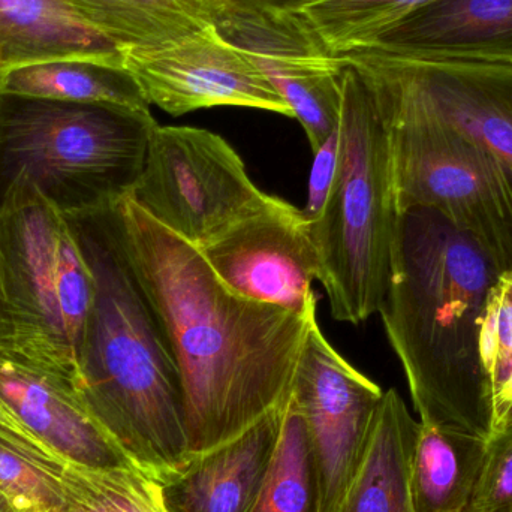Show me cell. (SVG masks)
<instances>
[{
	"label": "cell",
	"mask_w": 512,
	"mask_h": 512,
	"mask_svg": "<svg viewBox=\"0 0 512 512\" xmlns=\"http://www.w3.org/2000/svg\"><path fill=\"white\" fill-rule=\"evenodd\" d=\"M111 213L179 364L191 457L242 435L282 406L316 315L231 291L195 246L129 197Z\"/></svg>",
	"instance_id": "1"
},
{
	"label": "cell",
	"mask_w": 512,
	"mask_h": 512,
	"mask_svg": "<svg viewBox=\"0 0 512 512\" xmlns=\"http://www.w3.org/2000/svg\"><path fill=\"white\" fill-rule=\"evenodd\" d=\"M501 273L436 210L399 213L390 286L379 313L421 424L492 436L480 330Z\"/></svg>",
	"instance_id": "2"
},
{
	"label": "cell",
	"mask_w": 512,
	"mask_h": 512,
	"mask_svg": "<svg viewBox=\"0 0 512 512\" xmlns=\"http://www.w3.org/2000/svg\"><path fill=\"white\" fill-rule=\"evenodd\" d=\"M111 210L68 218L95 279L77 387L120 450L161 483L191 459L182 375Z\"/></svg>",
	"instance_id": "3"
},
{
	"label": "cell",
	"mask_w": 512,
	"mask_h": 512,
	"mask_svg": "<svg viewBox=\"0 0 512 512\" xmlns=\"http://www.w3.org/2000/svg\"><path fill=\"white\" fill-rule=\"evenodd\" d=\"M152 111L0 95V210L35 192L66 218L113 209L143 173Z\"/></svg>",
	"instance_id": "4"
},
{
	"label": "cell",
	"mask_w": 512,
	"mask_h": 512,
	"mask_svg": "<svg viewBox=\"0 0 512 512\" xmlns=\"http://www.w3.org/2000/svg\"><path fill=\"white\" fill-rule=\"evenodd\" d=\"M337 132L336 177L310 236L331 315L361 324L379 313L390 286L399 209L387 123L372 89L348 65Z\"/></svg>",
	"instance_id": "5"
},
{
	"label": "cell",
	"mask_w": 512,
	"mask_h": 512,
	"mask_svg": "<svg viewBox=\"0 0 512 512\" xmlns=\"http://www.w3.org/2000/svg\"><path fill=\"white\" fill-rule=\"evenodd\" d=\"M0 294L8 349L77 382L95 279L68 218L35 192L0 210Z\"/></svg>",
	"instance_id": "6"
},
{
	"label": "cell",
	"mask_w": 512,
	"mask_h": 512,
	"mask_svg": "<svg viewBox=\"0 0 512 512\" xmlns=\"http://www.w3.org/2000/svg\"><path fill=\"white\" fill-rule=\"evenodd\" d=\"M373 95L390 135L399 213L436 210L499 270H512L510 165L447 126Z\"/></svg>",
	"instance_id": "7"
},
{
	"label": "cell",
	"mask_w": 512,
	"mask_h": 512,
	"mask_svg": "<svg viewBox=\"0 0 512 512\" xmlns=\"http://www.w3.org/2000/svg\"><path fill=\"white\" fill-rule=\"evenodd\" d=\"M156 222L200 248L271 195L221 135L192 126H156L143 173L129 195Z\"/></svg>",
	"instance_id": "8"
},
{
	"label": "cell",
	"mask_w": 512,
	"mask_h": 512,
	"mask_svg": "<svg viewBox=\"0 0 512 512\" xmlns=\"http://www.w3.org/2000/svg\"><path fill=\"white\" fill-rule=\"evenodd\" d=\"M385 101L429 117L512 168V65L397 56L360 48L339 56Z\"/></svg>",
	"instance_id": "9"
},
{
	"label": "cell",
	"mask_w": 512,
	"mask_h": 512,
	"mask_svg": "<svg viewBox=\"0 0 512 512\" xmlns=\"http://www.w3.org/2000/svg\"><path fill=\"white\" fill-rule=\"evenodd\" d=\"M215 27L267 78L318 150L339 126L345 62L289 11L222 0Z\"/></svg>",
	"instance_id": "10"
},
{
	"label": "cell",
	"mask_w": 512,
	"mask_h": 512,
	"mask_svg": "<svg viewBox=\"0 0 512 512\" xmlns=\"http://www.w3.org/2000/svg\"><path fill=\"white\" fill-rule=\"evenodd\" d=\"M385 391L330 345L318 321L292 382L318 463L322 512H333L360 466Z\"/></svg>",
	"instance_id": "11"
},
{
	"label": "cell",
	"mask_w": 512,
	"mask_h": 512,
	"mask_svg": "<svg viewBox=\"0 0 512 512\" xmlns=\"http://www.w3.org/2000/svg\"><path fill=\"white\" fill-rule=\"evenodd\" d=\"M231 291L297 315H316L318 256L303 210L271 195L261 209L197 248Z\"/></svg>",
	"instance_id": "12"
},
{
	"label": "cell",
	"mask_w": 512,
	"mask_h": 512,
	"mask_svg": "<svg viewBox=\"0 0 512 512\" xmlns=\"http://www.w3.org/2000/svg\"><path fill=\"white\" fill-rule=\"evenodd\" d=\"M125 68L150 105L179 117L213 107H245L292 117L282 96L216 27L177 44L125 53Z\"/></svg>",
	"instance_id": "13"
},
{
	"label": "cell",
	"mask_w": 512,
	"mask_h": 512,
	"mask_svg": "<svg viewBox=\"0 0 512 512\" xmlns=\"http://www.w3.org/2000/svg\"><path fill=\"white\" fill-rule=\"evenodd\" d=\"M0 405L66 463L137 468L93 417L75 379L3 346Z\"/></svg>",
	"instance_id": "14"
},
{
	"label": "cell",
	"mask_w": 512,
	"mask_h": 512,
	"mask_svg": "<svg viewBox=\"0 0 512 512\" xmlns=\"http://www.w3.org/2000/svg\"><path fill=\"white\" fill-rule=\"evenodd\" d=\"M286 402L242 435L195 454L176 474L161 481L165 510L248 512L273 462Z\"/></svg>",
	"instance_id": "15"
},
{
	"label": "cell",
	"mask_w": 512,
	"mask_h": 512,
	"mask_svg": "<svg viewBox=\"0 0 512 512\" xmlns=\"http://www.w3.org/2000/svg\"><path fill=\"white\" fill-rule=\"evenodd\" d=\"M361 48L512 65V0H433Z\"/></svg>",
	"instance_id": "16"
},
{
	"label": "cell",
	"mask_w": 512,
	"mask_h": 512,
	"mask_svg": "<svg viewBox=\"0 0 512 512\" xmlns=\"http://www.w3.org/2000/svg\"><path fill=\"white\" fill-rule=\"evenodd\" d=\"M87 59L125 68L122 48L66 0H0V77L35 63Z\"/></svg>",
	"instance_id": "17"
},
{
	"label": "cell",
	"mask_w": 512,
	"mask_h": 512,
	"mask_svg": "<svg viewBox=\"0 0 512 512\" xmlns=\"http://www.w3.org/2000/svg\"><path fill=\"white\" fill-rule=\"evenodd\" d=\"M418 430L400 394L385 391L360 466L333 512H414L409 468Z\"/></svg>",
	"instance_id": "18"
},
{
	"label": "cell",
	"mask_w": 512,
	"mask_h": 512,
	"mask_svg": "<svg viewBox=\"0 0 512 512\" xmlns=\"http://www.w3.org/2000/svg\"><path fill=\"white\" fill-rule=\"evenodd\" d=\"M489 439L420 423L409 468L414 512H469Z\"/></svg>",
	"instance_id": "19"
},
{
	"label": "cell",
	"mask_w": 512,
	"mask_h": 512,
	"mask_svg": "<svg viewBox=\"0 0 512 512\" xmlns=\"http://www.w3.org/2000/svg\"><path fill=\"white\" fill-rule=\"evenodd\" d=\"M123 53L177 44L215 27L222 0H66Z\"/></svg>",
	"instance_id": "20"
},
{
	"label": "cell",
	"mask_w": 512,
	"mask_h": 512,
	"mask_svg": "<svg viewBox=\"0 0 512 512\" xmlns=\"http://www.w3.org/2000/svg\"><path fill=\"white\" fill-rule=\"evenodd\" d=\"M0 95L150 110L128 69L87 59L50 60L6 72L0 77Z\"/></svg>",
	"instance_id": "21"
},
{
	"label": "cell",
	"mask_w": 512,
	"mask_h": 512,
	"mask_svg": "<svg viewBox=\"0 0 512 512\" xmlns=\"http://www.w3.org/2000/svg\"><path fill=\"white\" fill-rule=\"evenodd\" d=\"M248 512H322L321 480L312 439L291 394L273 462Z\"/></svg>",
	"instance_id": "22"
},
{
	"label": "cell",
	"mask_w": 512,
	"mask_h": 512,
	"mask_svg": "<svg viewBox=\"0 0 512 512\" xmlns=\"http://www.w3.org/2000/svg\"><path fill=\"white\" fill-rule=\"evenodd\" d=\"M433 0H301L289 12L336 56L369 45Z\"/></svg>",
	"instance_id": "23"
},
{
	"label": "cell",
	"mask_w": 512,
	"mask_h": 512,
	"mask_svg": "<svg viewBox=\"0 0 512 512\" xmlns=\"http://www.w3.org/2000/svg\"><path fill=\"white\" fill-rule=\"evenodd\" d=\"M60 512H167L161 487L137 468H89L66 463Z\"/></svg>",
	"instance_id": "24"
},
{
	"label": "cell",
	"mask_w": 512,
	"mask_h": 512,
	"mask_svg": "<svg viewBox=\"0 0 512 512\" xmlns=\"http://www.w3.org/2000/svg\"><path fill=\"white\" fill-rule=\"evenodd\" d=\"M480 357L492 411V439L512 429V270L499 274L487 297Z\"/></svg>",
	"instance_id": "25"
},
{
	"label": "cell",
	"mask_w": 512,
	"mask_h": 512,
	"mask_svg": "<svg viewBox=\"0 0 512 512\" xmlns=\"http://www.w3.org/2000/svg\"><path fill=\"white\" fill-rule=\"evenodd\" d=\"M65 460L0 432V492L17 512H60Z\"/></svg>",
	"instance_id": "26"
},
{
	"label": "cell",
	"mask_w": 512,
	"mask_h": 512,
	"mask_svg": "<svg viewBox=\"0 0 512 512\" xmlns=\"http://www.w3.org/2000/svg\"><path fill=\"white\" fill-rule=\"evenodd\" d=\"M469 512H512V429L489 439L483 474Z\"/></svg>",
	"instance_id": "27"
},
{
	"label": "cell",
	"mask_w": 512,
	"mask_h": 512,
	"mask_svg": "<svg viewBox=\"0 0 512 512\" xmlns=\"http://www.w3.org/2000/svg\"><path fill=\"white\" fill-rule=\"evenodd\" d=\"M339 128V126H337ZM337 158H339V132H333L318 150L313 152L312 170H310L309 189H307L304 218L312 224L324 209L336 177Z\"/></svg>",
	"instance_id": "28"
},
{
	"label": "cell",
	"mask_w": 512,
	"mask_h": 512,
	"mask_svg": "<svg viewBox=\"0 0 512 512\" xmlns=\"http://www.w3.org/2000/svg\"><path fill=\"white\" fill-rule=\"evenodd\" d=\"M0 432L5 433V435L11 436L15 441L21 442V444L27 445V447L35 448V450L42 451V453L56 454L53 451L48 450L45 445H42L38 439L33 438L2 405H0ZM59 457V456H57Z\"/></svg>",
	"instance_id": "29"
},
{
	"label": "cell",
	"mask_w": 512,
	"mask_h": 512,
	"mask_svg": "<svg viewBox=\"0 0 512 512\" xmlns=\"http://www.w3.org/2000/svg\"><path fill=\"white\" fill-rule=\"evenodd\" d=\"M236 5L254 6V8L277 9V11H289L301 0H228Z\"/></svg>",
	"instance_id": "30"
},
{
	"label": "cell",
	"mask_w": 512,
	"mask_h": 512,
	"mask_svg": "<svg viewBox=\"0 0 512 512\" xmlns=\"http://www.w3.org/2000/svg\"><path fill=\"white\" fill-rule=\"evenodd\" d=\"M0 346H9V327L6 321L5 307H3L2 294H0Z\"/></svg>",
	"instance_id": "31"
},
{
	"label": "cell",
	"mask_w": 512,
	"mask_h": 512,
	"mask_svg": "<svg viewBox=\"0 0 512 512\" xmlns=\"http://www.w3.org/2000/svg\"><path fill=\"white\" fill-rule=\"evenodd\" d=\"M0 512H17L14 505L11 504V501L2 492H0Z\"/></svg>",
	"instance_id": "32"
}]
</instances>
